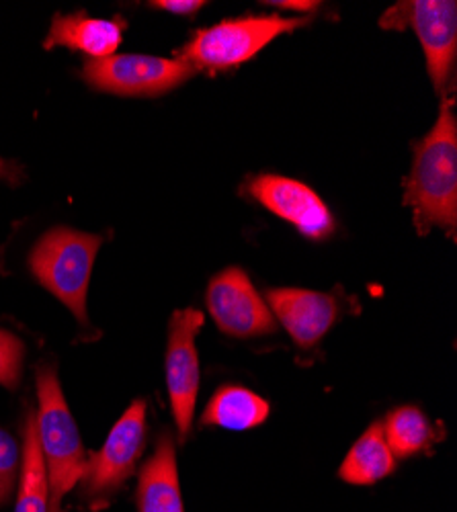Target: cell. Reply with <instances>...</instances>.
I'll list each match as a JSON object with an SVG mask.
<instances>
[{"instance_id": "cell-1", "label": "cell", "mask_w": 457, "mask_h": 512, "mask_svg": "<svg viewBox=\"0 0 457 512\" xmlns=\"http://www.w3.org/2000/svg\"><path fill=\"white\" fill-rule=\"evenodd\" d=\"M433 130L414 144V160L404 185V205L412 209L421 236L441 228L451 240L457 232V117L453 91L441 95Z\"/></svg>"}, {"instance_id": "cell-2", "label": "cell", "mask_w": 457, "mask_h": 512, "mask_svg": "<svg viewBox=\"0 0 457 512\" xmlns=\"http://www.w3.org/2000/svg\"><path fill=\"white\" fill-rule=\"evenodd\" d=\"M37 441L48 472V512H62L64 496L80 482L87 451L64 400L58 371L52 363L37 369Z\"/></svg>"}, {"instance_id": "cell-3", "label": "cell", "mask_w": 457, "mask_h": 512, "mask_svg": "<svg viewBox=\"0 0 457 512\" xmlns=\"http://www.w3.org/2000/svg\"><path fill=\"white\" fill-rule=\"evenodd\" d=\"M103 238L72 228H54L39 238L29 254L33 277L87 324V293Z\"/></svg>"}, {"instance_id": "cell-4", "label": "cell", "mask_w": 457, "mask_h": 512, "mask_svg": "<svg viewBox=\"0 0 457 512\" xmlns=\"http://www.w3.org/2000/svg\"><path fill=\"white\" fill-rule=\"evenodd\" d=\"M310 19H285L279 15H246L226 19L193 33L177 58L195 72H224L253 60L273 39L304 27Z\"/></svg>"}, {"instance_id": "cell-5", "label": "cell", "mask_w": 457, "mask_h": 512, "mask_svg": "<svg viewBox=\"0 0 457 512\" xmlns=\"http://www.w3.org/2000/svg\"><path fill=\"white\" fill-rule=\"evenodd\" d=\"M146 400H134L99 453L87 459L80 476V502L91 510L105 508L134 472L146 445Z\"/></svg>"}, {"instance_id": "cell-6", "label": "cell", "mask_w": 457, "mask_h": 512, "mask_svg": "<svg viewBox=\"0 0 457 512\" xmlns=\"http://www.w3.org/2000/svg\"><path fill=\"white\" fill-rule=\"evenodd\" d=\"M382 29L417 33L427 58V70L439 95L453 89L457 56V5L453 0H412L398 3L380 17Z\"/></svg>"}, {"instance_id": "cell-7", "label": "cell", "mask_w": 457, "mask_h": 512, "mask_svg": "<svg viewBox=\"0 0 457 512\" xmlns=\"http://www.w3.org/2000/svg\"><path fill=\"white\" fill-rule=\"evenodd\" d=\"M197 72L179 58L148 54H113L82 66L95 91L117 97H160L175 91Z\"/></svg>"}, {"instance_id": "cell-8", "label": "cell", "mask_w": 457, "mask_h": 512, "mask_svg": "<svg viewBox=\"0 0 457 512\" xmlns=\"http://www.w3.org/2000/svg\"><path fill=\"white\" fill-rule=\"evenodd\" d=\"M203 314L193 308L177 310L169 322V340H166L164 373L166 390L173 408V416L181 441H187L193 429L195 406L199 396V357L195 338L203 326Z\"/></svg>"}, {"instance_id": "cell-9", "label": "cell", "mask_w": 457, "mask_h": 512, "mask_svg": "<svg viewBox=\"0 0 457 512\" xmlns=\"http://www.w3.org/2000/svg\"><path fill=\"white\" fill-rule=\"evenodd\" d=\"M205 304L218 328L228 336L255 338L277 330L265 297L240 267H228L210 281Z\"/></svg>"}, {"instance_id": "cell-10", "label": "cell", "mask_w": 457, "mask_h": 512, "mask_svg": "<svg viewBox=\"0 0 457 512\" xmlns=\"http://www.w3.org/2000/svg\"><path fill=\"white\" fill-rule=\"evenodd\" d=\"M244 189L277 218L289 222L310 240H324L335 232V218L326 203L300 181L281 175H257Z\"/></svg>"}, {"instance_id": "cell-11", "label": "cell", "mask_w": 457, "mask_h": 512, "mask_svg": "<svg viewBox=\"0 0 457 512\" xmlns=\"http://www.w3.org/2000/svg\"><path fill=\"white\" fill-rule=\"evenodd\" d=\"M265 302L281 322V326L302 349L316 347L330 326L339 318V304L332 295L300 289L279 287L265 293Z\"/></svg>"}, {"instance_id": "cell-12", "label": "cell", "mask_w": 457, "mask_h": 512, "mask_svg": "<svg viewBox=\"0 0 457 512\" xmlns=\"http://www.w3.org/2000/svg\"><path fill=\"white\" fill-rule=\"evenodd\" d=\"M123 31H126V21L121 17L95 19L82 11L74 15H56L44 48L52 50L62 46L82 52L89 56V60H103L117 54Z\"/></svg>"}, {"instance_id": "cell-13", "label": "cell", "mask_w": 457, "mask_h": 512, "mask_svg": "<svg viewBox=\"0 0 457 512\" xmlns=\"http://www.w3.org/2000/svg\"><path fill=\"white\" fill-rule=\"evenodd\" d=\"M136 498L140 512H185L179 486L177 447L169 431L160 435L152 457L142 467Z\"/></svg>"}, {"instance_id": "cell-14", "label": "cell", "mask_w": 457, "mask_h": 512, "mask_svg": "<svg viewBox=\"0 0 457 512\" xmlns=\"http://www.w3.org/2000/svg\"><path fill=\"white\" fill-rule=\"evenodd\" d=\"M269 418V404L242 386H224L207 402L201 424L228 431H248Z\"/></svg>"}, {"instance_id": "cell-15", "label": "cell", "mask_w": 457, "mask_h": 512, "mask_svg": "<svg viewBox=\"0 0 457 512\" xmlns=\"http://www.w3.org/2000/svg\"><path fill=\"white\" fill-rule=\"evenodd\" d=\"M394 467L396 459L386 443L382 424L373 422L351 447L339 469V476L347 484L371 486L388 478L394 472Z\"/></svg>"}, {"instance_id": "cell-16", "label": "cell", "mask_w": 457, "mask_h": 512, "mask_svg": "<svg viewBox=\"0 0 457 512\" xmlns=\"http://www.w3.org/2000/svg\"><path fill=\"white\" fill-rule=\"evenodd\" d=\"M21 486L15 512H48L50 490L44 455L37 441L35 412L29 410L23 426V451H21Z\"/></svg>"}, {"instance_id": "cell-17", "label": "cell", "mask_w": 457, "mask_h": 512, "mask_svg": "<svg viewBox=\"0 0 457 512\" xmlns=\"http://www.w3.org/2000/svg\"><path fill=\"white\" fill-rule=\"evenodd\" d=\"M382 429L394 457H410L427 451L437 439L431 420L414 406H400L392 410L386 416Z\"/></svg>"}, {"instance_id": "cell-18", "label": "cell", "mask_w": 457, "mask_h": 512, "mask_svg": "<svg viewBox=\"0 0 457 512\" xmlns=\"http://www.w3.org/2000/svg\"><path fill=\"white\" fill-rule=\"evenodd\" d=\"M25 347L13 332L0 330V386L15 390L21 381Z\"/></svg>"}, {"instance_id": "cell-19", "label": "cell", "mask_w": 457, "mask_h": 512, "mask_svg": "<svg viewBox=\"0 0 457 512\" xmlns=\"http://www.w3.org/2000/svg\"><path fill=\"white\" fill-rule=\"evenodd\" d=\"M21 472V455L15 439L0 429V504L11 498L15 482Z\"/></svg>"}, {"instance_id": "cell-20", "label": "cell", "mask_w": 457, "mask_h": 512, "mask_svg": "<svg viewBox=\"0 0 457 512\" xmlns=\"http://www.w3.org/2000/svg\"><path fill=\"white\" fill-rule=\"evenodd\" d=\"M150 7L166 11V13L191 17L197 11H201V7H205V3L203 0H156V3H150Z\"/></svg>"}, {"instance_id": "cell-21", "label": "cell", "mask_w": 457, "mask_h": 512, "mask_svg": "<svg viewBox=\"0 0 457 512\" xmlns=\"http://www.w3.org/2000/svg\"><path fill=\"white\" fill-rule=\"evenodd\" d=\"M269 7H281V9H294V11H312L318 7V3H294V0H277V3H267Z\"/></svg>"}, {"instance_id": "cell-22", "label": "cell", "mask_w": 457, "mask_h": 512, "mask_svg": "<svg viewBox=\"0 0 457 512\" xmlns=\"http://www.w3.org/2000/svg\"><path fill=\"white\" fill-rule=\"evenodd\" d=\"M0 179L15 183L19 179V168L15 164L7 162L5 158H0Z\"/></svg>"}]
</instances>
